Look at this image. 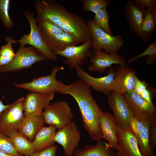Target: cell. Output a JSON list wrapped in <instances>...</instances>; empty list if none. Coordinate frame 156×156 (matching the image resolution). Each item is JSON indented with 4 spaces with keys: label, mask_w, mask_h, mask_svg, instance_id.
<instances>
[{
    "label": "cell",
    "mask_w": 156,
    "mask_h": 156,
    "mask_svg": "<svg viewBox=\"0 0 156 156\" xmlns=\"http://www.w3.org/2000/svg\"><path fill=\"white\" fill-rule=\"evenodd\" d=\"M156 28V20L152 9L145 10L142 25L136 35L144 42L147 43L151 38Z\"/></svg>",
    "instance_id": "25"
},
{
    "label": "cell",
    "mask_w": 156,
    "mask_h": 156,
    "mask_svg": "<svg viewBox=\"0 0 156 156\" xmlns=\"http://www.w3.org/2000/svg\"><path fill=\"white\" fill-rule=\"evenodd\" d=\"M109 14L106 8H103L95 14L93 20L100 28L108 34L113 35L109 25Z\"/></svg>",
    "instance_id": "28"
},
{
    "label": "cell",
    "mask_w": 156,
    "mask_h": 156,
    "mask_svg": "<svg viewBox=\"0 0 156 156\" xmlns=\"http://www.w3.org/2000/svg\"><path fill=\"white\" fill-rule=\"evenodd\" d=\"M45 124L42 114L39 116H25L23 118L18 131L32 142L36 134Z\"/></svg>",
    "instance_id": "22"
},
{
    "label": "cell",
    "mask_w": 156,
    "mask_h": 156,
    "mask_svg": "<svg viewBox=\"0 0 156 156\" xmlns=\"http://www.w3.org/2000/svg\"><path fill=\"white\" fill-rule=\"evenodd\" d=\"M92 38L80 45L69 47L63 51L54 53L56 55L66 58L64 62L71 69L81 66L85 60L90 58L93 53L92 51Z\"/></svg>",
    "instance_id": "12"
},
{
    "label": "cell",
    "mask_w": 156,
    "mask_h": 156,
    "mask_svg": "<svg viewBox=\"0 0 156 156\" xmlns=\"http://www.w3.org/2000/svg\"><path fill=\"white\" fill-rule=\"evenodd\" d=\"M10 2V0H0V20L4 27L8 29H11L14 26L9 14Z\"/></svg>",
    "instance_id": "31"
},
{
    "label": "cell",
    "mask_w": 156,
    "mask_h": 156,
    "mask_svg": "<svg viewBox=\"0 0 156 156\" xmlns=\"http://www.w3.org/2000/svg\"><path fill=\"white\" fill-rule=\"evenodd\" d=\"M87 24L92 34V48L94 50H103L108 53H117L123 45L124 41L120 35L108 34L99 27L93 19H89Z\"/></svg>",
    "instance_id": "3"
},
{
    "label": "cell",
    "mask_w": 156,
    "mask_h": 156,
    "mask_svg": "<svg viewBox=\"0 0 156 156\" xmlns=\"http://www.w3.org/2000/svg\"><path fill=\"white\" fill-rule=\"evenodd\" d=\"M148 141L151 148H156V120L150 123L148 129Z\"/></svg>",
    "instance_id": "34"
},
{
    "label": "cell",
    "mask_w": 156,
    "mask_h": 156,
    "mask_svg": "<svg viewBox=\"0 0 156 156\" xmlns=\"http://www.w3.org/2000/svg\"><path fill=\"white\" fill-rule=\"evenodd\" d=\"M58 148L57 145H54L40 151L34 152L32 155L28 156H56V153Z\"/></svg>",
    "instance_id": "35"
},
{
    "label": "cell",
    "mask_w": 156,
    "mask_h": 156,
    "mask_svg": "<svg viewBox=\"0 0 156 156\" xmlns=\"http://www.w3.org/2000/svg\"><path fill=\"white\" fill-rule=\"evenodd\" d=\"M117 138L119 146L116 156H143L135 136L129 127L121 130Z\"/></svg>",
    "instance_id": "18"
},
{
    "label": "cell",
    "mask_w": 156,
    "mask_h": 156,
    "mask_svg": "<svg viewBox=\"0 0 156 156\" xmlns=\"http://www.w3.org/2000/svg\"><path fill=\"white\" fill-rule=\"evenodd\" d=\"M67 93L77 103L83 125L91 138L96 141L102 139L100 122L103 111L93 97L90 86L84 81H79L69 88Z\"/></svg>",
    "instance_id": "2"
},
{
    "label": "cell",
    "mask_w": 156,
    "mask_h": 156,
    "mask_svg": "<svg viewBox=\"0 0 156 156\" xmlns=\"http://www.w3.org/2000/svg\"><path fill=\"white\" fill-rule=\"evenodd\" d=\"M43 40L53 53L63 51L69 47L79 44L77 38L73 35L65 32L51 35Z\"/></svg>",
    "instance_id": "20"
},
{
    "label": "cell",
    "mask_w": 156,
    "mask_h": 156,
    "mask_svg": "<svg viewBox=\"0 0 156 156\" xmlns=\"http://www.w3.org/2000/svg\"><path fill=\"white\" fill-rule=\"evenodd\" d=\"M81 140V134L76 122L72 121L58 130L56 132L54 140L61 145L66 156H72L77 148Z\"/></svg>",
    "instance_id": "11"
},
{
    "label": "cell",
    "mask_w": 156,
    "mask_h": 156,
    "mask_svg": "<svg viewBox=\"0 0 156 156\" xmlns=\"http://www.w3.org/2000/svg\"><path fill=\"white\" fill-rule=\"evenodd\" d=\"M57 128L54 125H50L43 127L36 134L32 144L35 152L40 151L55 145L54 138Z\"/></svg>",
    "instance_id": "24"
},
{
    "label": "cell",
    "mask_w": 156,
    "mask_h": 156,
    "mask_svg": "<svg viewBox=\"0 0 156 156\" xmlns=\"http://www.w3.org/2000/svg\"><path fill=\"white\" fill-rule=\"evenodd\" d=\"M14 57L5 58L0 55V67L6 65L10 63Z\"/></svg>",
    "instance_id": "37"
},
{
    "label": "cell",
    "mask_w": 156,
    "mask_h": 156,
    "mask_svg": "<svg viewBox=\"0 0 156 156\" xmlns=\"http://www.w3.org/2000/svg\"><path fill=\"white\" fill-rule=\"evenodd\" d=\"M90 61L92 64L88 66V70L101 73L105 72L113 64L126 65L125 58L123 56L117 53H108L102 51L94 50Z\"/></svg>",
    "instance_id": "15"
},
{
    "label": "cell",
    "mask_w": 156,
    "mask_h": 156,
    "mask_svg": "<svg viewBox=\"0 0 156 156\" xmlns=\"http://www.w3.org/2000/svg\"><path fill=\"white\" fill-rule=\"evenodd\" d=\"M10 138L14 147L20 154L28 156L35 152L32 142L18 131L14 132Z\"/></svg>",
    "instance_id": "26"
},
{
    "label": "cell",
    "mask_w": 156,
    "mask_h": 156,
    "mask_svg": "<svg viewBox=\"0 0 156 156\" xmlns=\"http://www.w3.org/2000/svg\"><path fill=\"white\" fill-rule=\"evenodd\" d=\"M0 150L16 156H24L15 149L11 139L0 132Z\"/></svg>",
    "instance_id": "32"
},
{
    "label": "cell",
    "mask_w": 156,
    "mask_h": 156,
    "mask_svg": "<svg viewBox=\"0 0 156 156\" xmlns=\"http://www.w3.org/2000/svg\"><path fill=\"white\" fill-rule=\"evenodd\" d=\"M100 127L102 138L108 142L109 146L117 151L118 148L117 135L121 130L115 123L113 115L103 112L101 118Z\"/></svg>",
    "instance_id": "19"
},
{
    "label": "cell",
    "mask_w": 156,
    "mask_h": 156,
    "mask_svg": "<svg viewBox=\"0 0 156 156\" xmlns=\"http://www.w3.org/2000/svg\"><path fill=\"white\" fill-rule=\"evenodd\" d=\"M74 156H116L114 149L102 139L96 141L95 144L87 145L82 148H77Z\"/></svg>",
    "instance_id": "23"
},
{
    "label": "cell",
    "mask_w": 156,
    "mask_h": 156,
    "mask_svg": "<svg viewBox=\"0 0 156 156\" xmlns=\"http://www.w3.org/2000/svg\"><path fill=\"white\" fill-rule=\"evenodd\" d=\"M108 103L115 123L120 129L129 127L133 116L124 95L112 91L109 95Z\"/></svg>",
    "instance_id": "9"
},
{
    "label": "cell",
    "mask_w": 156,
    "mask_h": 156,
    "mask_svg": "<svg viewBox=\"0 0 156 156\" xmlns=\"http://www.w3.org/2000/svg\"><path fill=\"white\" fill-rule=\"evenodd\" d=\"M64 69L63 67H55L51 74L33 79L29 82L22 83H14L16 87L29 90L31 92L42 93L57 92L58 87L63 83L56 78L58 72Z\"/></svg>",
    "instance_id": "8"
},
{
    "label": "cell",
    "mask_w": 156,
    "mask_h": 156,
    "mask_svg": "<svg viewBox=\"0 0 156 156\" xmlns=\"http://www.w3.org/2000/svg\"><path fill=\"white\" fill-rule=\"evenodd\" d=\"M77 76L85 81L94 90L109 95L112 91L114 78L116 70L113 68L108 70L107 75L100 77H94L86 73L81 66L75 68Z\"/></svg>",
    "instance_id": "13"
},
{
    "label": "cell",
    "mask_w": 156,
    "mask_h": 156,
    "mask_svg": "<svg viewBox=\"0 0 156 156\" xmlns=\"http://www.w3.org/2000/svg\"><path fill=\"white\" fill-rule=\"evenodd\" d=\"M0 156H16L7 153L0 150Z\"/></svg>",
    "instance_id": "39"
},
{
    "label": "cell",
    "mask_w": 156,
    "mask_h": 156,
    "mask_svg": "<svg viewBox=\"0 0 156 156\" xmlns=\"http://www.w3.org/2000/svg\"><path fill=\"white\" fill-rule=\"evenodd\" d=\"M5 40L7 43L1 46L0 49V55L7 58L14 57L15 53L14 51L12 45L17 43V40H14L9 36H6L5 37Z\"/></svg>",
    "instance_id": "33"
},
{
    "label": "cell",
    "mask_w": 156,
    "mask_h": 156,
    "mask_svg": "<svg viewBox=\"0 0 156 156\" xmlns=\"http://www.w3.org/2000/svg\"><path fill=\"white\" fill-rule=\"evenodd\" d=\"M9 105H4L3 104L2 101H0V116L2 112L7 108Z\"/></svg>",
    "instance_id": "38"
},
{
    "label": "cell",
    "mask_w": 156,
    "mask_h": 156,
    "mask_svg": "<svg viewBox=\"0 0 156 156\" xmlns=\"http://www.w3.org/2000/svg\"><path fill=\"white\" fill-rule=\"evenodd\" d=\"M125 7L126 18L129 25V30L131 32L136 34L144 20V8L131 0H128Z\"/></svg>",
    "instance_id": "21"
},
{
    "label": "cell",
    "mask_w": 156,
    "mask_h": 156,
    "mask_svg": "<svg viewBox=\"0 0 156 156\" xmlns=\"http://www.w3.org/2000/svg\"><path fill=\"white\" fill-rule=\"evenodd\" d=\"M34 7L37 13V23L48 20L54 23L64 32L73 35L79 44L92 38L85 19L76 13L68 11L60 3L53 0H37Z\"/></svg>",
    "instance_id": "1"
},
{
    "label": "cell",
    "mask_w": 156,
    "mask_h": 156,
    "mask_svg": "<svg viewBox=\"0 0 156 156\" xmlns=\"http://www.w3.org/2000/svg\"><path fill=\"white\" fill-rule=\"evenodd\" d=\"M45 124L55 126L59 130L73 121V114L66 101H59L49 104L43 111Z\"/></svg>",
    "instance_id": "7"
},
{
    "label": "cell",
    "mask_w": 156,
    "mask_h": 156,
    "mask_svg": "<svg viewBox=\"0 0 156 156\" xmlns=\"http://www.w3.org/2000/svg\"><path fill=\"white\" fill-rule=\"evenodd\" d=\"M24 99L22 97L9 105L0 115V132L9 138L18 131L25 116L23 112Z\"/></svg>",
    "instance_id": "5"
},
{
    "label": "cell",
    "mask_w": 156,
    "mask_h": 156,
    "mask_svg": "<svg viewBox=\"0 0 156 156\" xmlns=\"http://www.w3.org/2000/svg\"><path fill=\"white\" fill-rule=\"evenodd\" d=\"M116 71L112 83V90L124 95L133 90L138 78L135 70L126 65H116Z\"/></svg>",
    "instance_id": "14"
},
{
    "label": "cell",
    "mask_w": 156,
    "mask_h": 156,
    "mask_svg": "<svg viewBox=\"0 0 156 156\" xmlns=\"http://www.w3.org/2000/svg\"><path fill=\"white\" fill-rule=\"evenodd\" d=\"M24 15L29 23L30 32L28 34H24L19 40H17V43L23 46L27 44L31 45L38 50L48 60H57V56L49 49L41 36L34 17V13L26 10L24 11Z\"/></svg>",
    "instance_id": "6"
},
{
    "label": "cell",
    "mask_w": 156,
    "mask_h": 156,
    "mask_svg": "<svg viewBox=\"0 0 156 156\" xmlns=\"http://www.w3.org/2000/svg\"><path fill=\"white\" fill-rule=\"evenodd\" d=\"M148 56L145 60L146 64L150 65L154 63L156 60V41L149 45L147 48L141 54L129 59L128 62L131 63L137 59Z\"/></svg>",
    "instance_id": "30"
},
{
    "label": "cell",
    "mask_w": 156,
    "mask_h": 156,
    "mask_svg": "<svg viewBox=\"0 0 156 156\" xmlns=\"http://www.w3.org/2000/svg\"><path fill=\"white\" fill-rule=\"evenodd\" d=\"M150 122H142L133 118L129 128L136 138L140 151L143 156H154V150L150 146L148 129Z\"/></svg>",
    "instance_id": "17"
},
{
    "label": "cell",
    "mask_w": 156,
    "mask_h": 156,
    "mask_svg": "<svg viewBox=\"0 0 156 156\" xmlns=\"http://www.w3.org/2000/svg\"><path fill=\"white\" fill-rule=\"evenodd\" d=\"M135 2L142 7L147 9H152L156 6V0H136Z\"/></svg>",
    "instance_id": "36"
},
{
    "label": "cell",
    "mask_w": 156,
    "mask_h": 156,
    "mask_svg": "<svg viewBox=\"0 0 156 156\" xmlns=\"http://www.w3.org/2000/svg\"><path fill=\"white\" fill-rule=\"evenodd\" d=\"M124 96L133 118L141 121L150 123L156 120V109L152 107L134 90L125 93Z\"/></svg>",
    "instance_id": "10"
},
{
    "label": "cell",
    "mask_w": 156,
    "mask_h": 156,
    "mask_svg": "<svg viewBox=\"0 0 156 156\" xmlns=\"http://www.w3.org/2000/svg\"><path fill=\"white\" fill-rule=\"evenodd\" d=\"M55 93H42L31 92L25 98L23 111L25 116L41 115L43 109L48 106L53 99Z\"/></svg>",
    "instance_id": "16"
},
{
    "label": "cell",
    "mask_w": 156,
    "mask_h": 156,
    "mask_svg": "<svg viewBox=\"0 0 156 156\" xmlns=\"http://www.w3.org/2000/svg\"><path fill=\"white\" fill-rule=\"evenodd\" d=\"M148 85L145 81L138 78L134 90L141 97L146 101L153 108L156 109L153 101V95L150 89L148 88Z\"/></svg>",
    "instance_id": "29"
},
{
    "label": "cell",
    "mask_w": 156,
    "mask_h": 156,
    "mask_svg": "<svg viewBox=\"0 0 156 156\" xmlns=\"http://www.w3.org/2000/svg\"><path fill=\"white\" fill-rule=\"evenodd\" d=\"M47 59L36 49L32 46L19 45L12 61L8 64L0 67V73L15 72L26 69L38 62Z\"/></svg>",
    "instance_id": "4"
},
{
    "label": "cell",
    "mask_w": 156,
    "mask_h": 156,
    "mask_svg": "<svg viewBox=\"0 0 156 156\" xmlns=\"http://www.w3.org/2000/svg\"><path fill=\"white\" fill-rule=\"evenodd\" d=\"M82 10L90 11L95 14L101 9L106 8L110 4L109 0H82Z\"/></svg>",
    "instance_id": "27"
}]
</instances>
